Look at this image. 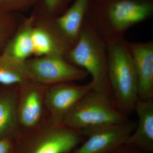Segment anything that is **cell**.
I'll return each instance as SVG.
<instances>
[{"instance_id": "cell-3", "label": "cell", "mask_w": 153, "mask_h": 153, "mask_svg": "<svg viewBox=\"0 0 153 153\" xmlns=\"http://www.w3.org/2000/svg\"><path fill=\"white\" fill-rule=\"evenodd\" d=\"M65 58L91 76L93 90L104 93L112 99L108 76L106 43L86 18L79 38L68 51Z\"/></svg>"}, {"instance_id": "cell-1", "label": "cell", "mask_w": 153, "mask_h": 153, "mask_svg": "<svg viewBox=\"0 0 153 153\" xmlns=\"http://www.w3.org/2000/svg\"><path fill=\"white\" fill-rule=\"evenodd\" d=\"M153 15V0H90L86 18L106 42Z\"/></svg>"}, {"instance_id": "cell-13", "label": "cell", "mask_w": 153, "mask_h": 153, "mask_svg": "<svg viewBox=\"0 0 153 153\" xmlns=\"http://www.w3.org/2000/svg\"><path fill=\"white\" fill-rule=\"evenodd\" d=\"M19 85H0V139H16L18 136L16 108Z\"/></svg>"}, {"instance_id": "cell-19", "label": "cell", "mask_w": 153, "mask_h": 153, "mask_svg": "<svg viewBox=\"0 0 153 153\" xmlns=\"http://www.w3.org/2000/svg\"><path fill=\"white\" fill-rule=\"evenodd\" d=\"M38 0H0V11L21 13L33 9Z\"/></svg>"}, {"instance_id": "cell-10", "label": "cell", "mask_w": 153, "mask_h": 153, "mask_svg": "<svg viewBox=\"0 0 153 153\" xmlns=\"http://www.w3.org/2000/svg\"><path fill=\"white\" fill-rule=\"evenodd\" d=\"M92 90L90 81L85 85L65 82L48 86L45 105L50 121L54 124H62L66 116L76 103Z\"/></svg>"}, {"instance_id": "cell-21", "label": "cell", "mask_w": 153, "mask_h": 153, "mask_svg": "<svg viewBox=\"0 0 153 153\" xmlns=\"http://www.w3.org/2000/svg\"><path fill=\"white\" fill-rule=\"evenodd\" d=\"M108 153H147L131 148L128 145H123Z\"/></svg>"}, {"instance_id": "cell-14", "label": "cell", "mask_w": 153, "mask_h": 153, "mask_svg": "<svg viewBox=\"0 0 153 153\" xmlns=\"http://www.w3.org/2000/svg\"><path fill=\"white\" fill-rule=\"evenodd\" d=\"M30 16L33 20L31 38L33 57L49 55H61L65 57L68 51L53 33L40 21L31 15Z\"/></svg>"}, {"instance_id": "cell-7", "label": "cell", "mask_w": 153, "mask_h": 153, "mask_svg": "<svg viewBox=\"0 0 153 153\" xmlns=\"http://www.w3.org/2000/svg\"><path fill=\"white\" fill-rule=\"evenodd\" d=\"M25 65L29 79L45 86L82 80L88 76L63 55L33 57L25 61Z\"/></svg>"}, {"instance_id": "cell-18", "label": "cell", "mask_w": 153, "mask_h": 153, "mask_svg": "<svg viewBox=\"0 0 153 153\" xmlns=\"http://www.w3.org/2000/svg\"><path fill=\"white\" fill-rule=\"evenodd\" d=\"M74 0H38L32 9L34 16L51 17L62 13Z\"/></svg>"}, {"instance_id": "cell-17", "label": "cell", "mask_w": 153, "mask_h": 153, "mask_svg": "<svg viewBox=\"0 0 153 153\" xmlns=\"http://www.w3.org/2000/svg\"><path fill=\"white\" fill-rule=\"evenodd\" d=\"M25 17L21 13L0 11V53L4 52Z\"/></svg>"}, {"instance_id": "cell-6", "label": "cell", "mask_w": 153, "mask_h": 153, "mask_svg": "<svg viewBox=\"0 0 153 153\" xmlns=\"http://www.w3.org/2000/svg\"><path fill=\"white\" fill-rule=\"evenodd\" d=\"M48 86L30 79L19 84L16 108L17 137L38 129L51 122L45 105Z\"/></svg>"}, {"instance_id": "cell-12", "label": "cell", "mask_w": 153, "mask_h": 153, "mask_svg": "<svg viewBox=\"0 0 153 153\" xmlns=\"http://www.w3.org/2000/svg\"><path fill=\"white\" fill-rule=\"evenodd\" d=\"M134 111L138 120L126 145L143 152H153V99H138Z\"/></svg>"}, {"instance_id": "cell-11", "label": "cell", "mask_w": 153, "mask_h": 153, "mask_svg": "<svg viewBox=\"0 0 153 153\" xmlns=\"http://www.w3.org/2000/svg\"><path fill=\"white\" fill-rule=\"evenodd\" d=\"M136 72L138 97L140 100L153 99V42H128Z\"/></svg>"}, {"instance_id": "cell-15", "label": "cell", "mask_w": 153, "mask_h": 153, "mask_svg": "<svg viewBox=\"0 0 153 153\" xmlns=\"http://www.w3.org/2000/svg\"><path fill=\"white\" fill-rule=\"evenodd\" d=\"M32 24L31 17L26 16L9 41L2 53L21 61H25L33 57Z\"/></svg>"}, {"instance_id": "cell-20", "label": "cell", "mask_w": 153, "mask_h": 153, "mask_svg": "<svg viewBox=\"0 0 153 153\" xmlns=\"http://www.w3.org/2000/svg\"><path fill=\"white\" fill-rule=\"evenodd\" d=\"M16 146L15 139H0V153H16Z\"/></svg>"}, {"instance_id": "cell-2", "label": "cell", "mask_w": 153, "mask_h": 153, "mask_svg": "<svg viewBox=\"0 0 153 153\" xmlns=\"http://www.w3.org/2000/svg\"><path fill=\"white\" fill-rule=\"evenodd\" d=\"M105 43L112 99L117 108L128 117L138 99L137 74L128 42L123 38Z\"/></svg>"}, {"instance_id": "cell-8", "label": "cell", "mask_w": 153, "mask_h": 153, "mask_svg": "<svg viewBox=\"0 0 153 153\" xmlns=\"http://www.w3.org/2000/svg\"><path fill=\"white\" fill-rule=\"evenodd\" d=\"M90 1L74 0L65 11L57 16L44 17L30 15L43 23L68 51L79 38Z\"/></svg>"}, {"instance_id": "cell-4", "label": "cell", "mask_w": 153, "mask_h": 153, "mask_svg": "<svg viewBox=\"0 0 153 153\" xmlns=\"http://www.w3.org/2000/svg\"><path fill=\"white\" fill-rule=\"evenodd\" d=\"M129 120L117 108L113 99L104 93L92 90L85 95L64 118L62 124L82 131Z\"/></svg>"}, {"instance_id": "cell-16", "label": "cell", "mask_w": 153, "mask_h": 153, "mask_svg": "<svg viewBox=\"0 0 153 153\" xmlns=\"http://www.w3.org/2000/svg\"><path fill=\"white\" fill-rule=\"evenodd\" d=\"M28 79L25 61L0 53V85H19Z\"/></svg>"}, {"instance_id": "cell-9", "label": "cell", "mask_w": 153, "mask_h": 153, "mask_svg": "<svg viewBox=\"0 0 153 153\" xmlns=\"http://www.w3.org/2000/svg\"><path fill=\"white\" fill-rule=\"evenodd\" d=\"M135 126V122L128 120L83 131L86 140L70 153H109L126 144Z\"/></svg>"}, {"instance_id": "cell-5", "label": "cell", "mask_w": 153, "mask_h": 153, "mask_svg": "<svg viewBox=\"0 0 153 153\" xmlns=\"http://www.w3.org/2000/svg\"><path fill=\"white\" fill-rule=\"evenodd\" d=\"M79 131L49 122L15 139L16 153H70L83 141Z\"/></svg>"}]
</instances>
